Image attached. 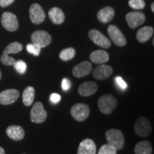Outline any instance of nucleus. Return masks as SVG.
<instances>
[{
  "instance_id": "nucleus-1",
  "label": "nucleus",
  "mask_w": 154,
  "mask_h": 154,
  "mask_svg": "<svg viewBox=\"0 0 154 154\" xmlns=\"http://www.w3.org/2000/svg\"><path fill=\"white\" fill-rule=\"evenodd\" d=\"M118 105V101L111 94L101 96L98 101V106L100 111L103 114H111Z\"/></svg>"
},
{
  "instance_id": "nucleus-2",
  "label": "nucleus",
  "mask_w": 154,
  "mask_h": 154,
  "mask_svg": "<svg viewBox=\"0 0 154 154\" xmlns=\"http://www.w3.org/2000/svg\"><path fill=\"white\" fill-rule=\"evenodd\" d=\"M106 138L108 144L113 146L114 149L118 151L124 148L125 140L123 133L119 129H109L106 132Z\"/></svg>"
},
{
  "instance_id": "nucleus-3",
  "label": "nucleus",
  "mask_w": 154,
  "mask_h": 154,
  "mask_svg": "<svg viewBox=\"0 0 154 154\" xmlns=\"http://www.w3.org/2000/svg\"><path fill=\"white\" fill-rule=\"evenodd\" d=\"M23 49V46L19 42H15L9 44L7 47L5 48V51L1 57V61L3 64L6 66H11L15 62L14 58L9 57L10 54H17L20 52Z\"/></svg>"
},
{
  "instance_id": "nucleus-4",
  "label": "nucleus",
  "mask_w": 154,
  "mask_h": 154,
  "mask_svg": "<svg viewBox=\"0 0 154 154\" xmlns=\"http://www.w3.org/2000/svg\"><path fill=\"white\" fill-rule=\"evenodd\" d=\"M134 131L136 135L140 137L149 136L151 133L152 127L149 119L143 116L138 118L134 124Z\"/></svg>"
},
{
  "instance_id": "nucleus-5",
  "label": "nucleus",
  "mask_w": 154,
  "mask_h": 154,
  "mask_svg": "<svg viewBox=\"0 0 154 154\" xmlns=\"http://www.w3.org/2000/svg\"><path fill=\"white\" fill-rule=\"evenodd\" d=\"M47 118V112L44 109L42 103L38 101L34 103L30 113L31 121L35 124H42L46 121Z\"/></svg>"
},
{
  "instance_id": "nucleus-6",
  "label": "nucleus",
  "mask_w": 154,
  "mask_h": 154,
  "mask_svg": "<svg viewBox=\"0 0 154 154\" xmlns=\"http://www.w3.org/2000/svg\"><path fill=\"white\" fill-rule=\"evenodd\" d=\"M70 113L77 121H84L88 118L90 113L89 107L85 103H76L72 107Z\"/></svg>"
},
{
  "instance_id": "nucleus-7",
  "label": "nucleus",
  "mask_w": 154,
  "mask_h": 154,
  "mask_svg": "<svg viewBox=\"0 0 154 154\" xmlns=\"http://www.w3.org/2000/svg\"><path fill=\"white\" fill-rule=\"evenodd\" d=\"M32 43L41 48L47 47L51 42V36L46 31L37 30L31 36Z\"/></svg>"
},
{
  "instance_id": "nucleus-8",
  "label": "nucleus",
  "mask_w": 154,
  "mask_h": 154,
  "mask_svg": "<svg viewBox=\"0 0 154 154\" xmlns=\"http://www.w3.org/2000/svg\"><path fill=\"white\" fill-rule=\"evenodd\" d=\"M2 24L6 30L15 32L19 27V22L16 15L11 12H5L2 16Z\"/></svg>"
},
{
  "instance_id": "nucleus-9",
  "label": "nucleus",
  "mask_w": 154,
  "mask_h": 154,
  "mask_svg": "<svg viewBox=\"0 0 154 154\" xmlns=\"http://www.w3.org/2000/svg\"><path fill=\"white\" fill-rule=\"evenodd\" d=\"M88 36L91 40L100 47L108 49L111 47V42L109 38L96 29H91L88 32Z\"/></svg>"
},
{
  "instance_id": "nucleus-10",
  "label": "nucleus",
  "mask_w": 154,
  "mask_h": 154,
  "mask_svg": "<svg viewBox=\"0 0 154 154\" xmlns=\"http://www.w3.org/2000/svg\"><path fill=\"white\" fill-rule=\"evenodd\" d=\"M108 34L112 42L118 47H124L126 44V39L124 34L115 25H110L108 27Z\"/></svg>"
},
{
  "instance_id": "nucleus-11",
  "label": "nucleus",
  "mask_w": 154,
  "mask_h": 154,
  "mask_svg": "<svg viewBox=\"0 0 154 154\" xmlns=\"http://www.w3.org/2000/svg\"><path fill=\"white\" fill-rule=\"evenodd\" d=\"M30 19L34 24H40L45 19L46 15L42 7L38 4H33L29 8Z\"/></svg>"
},
{
  "instance_id": "nucleus-12",
  "label": "nucleus",
  "mask_w": 154,
  "mask_h": 154,
  "mask_svg": "<svg viewBox=\"0 0 154 154\" xmlns=\"http://www.w3.org/2000/svg\"><path fill=\"white\" fill-rule=\"evenodd\" d=\"M126 19L129 27L134 29L143 24L146 17L143 13L140 11H131L126 14Z\"/></svg>"
},
{
  "instance_id": "nucleus-13",
  "label": "nucleus",
  "mask_w": 154,
  "mask_h": 154,
  "mask_svg": "<svg viewBox=\"0 0 154 154\" xmlns=\"http://www.w3.org/2000/svg\"><path fill=\"white\" fill-rule=\"evenodd\" d=\"M19 97L18 90L11 88L2 91L0 93V104L9 105L14 103Z\"/></svg>"
},
{
  "instance_id": "nucleus-14",
  "label": "nucleus",
  "mask_w": 154,
  "mask_h": 154,
  "mask_svg": "<svg viewBox=\"0 0 154 154\" xmlns=\"http://www.w3.org/2000/svg\"><path fill=\"white\" fill-rule=\"evenodd\" d=\"M113 73L112 67L109 65H99L93 70V76L98 80H106L111 76Z\"/></svg>"
},
{
  "instance_id": "nucleus-15",
  "label": "nucleus",
  "mask_w": 154,
  "mask_h": 154,
  "mask_svg": "<svg viewBox=\"0 0 154 154\" xmlns=\"http://www.w3.org/2000/svg\"><path fill=\"white\" fill-rule=\"evenodd\" d=\"M92 66L88 61H82L75 66L72 69V74L76 78L87 76L91 72Z\"/></svg>"
},
{
  "instance_id": "nucleus-16",
  "label": "nucleus",
  "mask_w": 154,
  "mask_h": 154,
  "mask_svg": "<svg viewBox=\"0 0 154 154\" xmlns=\"http://www.w3.org/2000/svg\"><path fill=\"white\" fill-rule=\"evenodd\" d=\"M98 88L99 86L96 82L89 81L82 83L79 87L78 92L82 96H89L95 94L98 91Z\"/></svg>"
},
{
  "instance_id": "nucleus-17",
  "label": "nucleus",
  "mask_w": 154,
  "mask_h": 154,
  "mask_svg": "<svg viewBox=\"0 0 154 154\" xmlns=\"http://www.w3.org/2000/svg\"><path fill=\"white\" fill-rule=\"evenodd\" d=\"M96 146L93 140L86 138L83 140L79 146L77 154H96Z\"/></svg>"
},
{
  "instance_id": "nucleus-18",
  "label": "nucleus",
  "mask_w": 154,
  "mask_h": 154,
  "mask_svg": "<svg viewBox=\"0 0 154 154\" xmlns=\"http://www.w3.org/2000/svg\"><path fill=\"white\" fill-rule=\"evenodd\" d=\"M7 135L11 139L14 140H21L24 137V131L21 126H9L7 128Z\"/></svg>"
},
{
  "instance_id": "nucleus-19",
  "label": "nucleus",
  "mask_w": 154,
  "mask_h": 154,
  "mask_svg": "<svg viewBox=\"0 0 154 154\" xmlns=\"http://www.w3.org/2000/svg\"><path fill=\"white\" fill-rule=\"evenodd\" d=\"M90 59L94 63L103 64L109 61V55L106 51H103V50H96L91 53Z\"/></svg>"
},
{
  "instance_id": "nucleus-20",
  "label": "nucleus",
  "mask_w": 154,
  "mask_h": 154,
  "mask_svg": "<svg viewBox=\"0 0 154 154\" xmlns=\"http://www.w3.org/2000/svg\"><path fill=\"white\" fill-rule=\"evenodd\" d=\"M50 20L55 24H61L64 22L65 16L61 9L58 7H53L49 11Z\"/></svg>"
},
{
  "instance_id": "nucleus-21",
  "label": "nucleus",
  "mask_w": 154,
  "mask_h": 154,
  "mask_svg": "<svg viewBox=\"0 0 154 154\" xmlns=\"http://www.w3.org/2000/svg\"><path fill=\"white\" fill-rule=\"evenodd\" d=\"M114 16V10L112 7H106L101 9L97 14V18L101 23H108Z\"/></svg>"
},
{
  "instance_id": "nucleus-22",
  "label": "nucleus",
  "mask_w": 154,
  "mask_h": 154,
  "mask_svg": "<svg viewBox=\"0 0 154 154\" xmlns=\"http://www.w3.org/2000/svg\"><path fill=\"white\" fill-rule=\"evenodd\" d=\"M153 34V29L151 26H144L140 29L136 33V38L140 43H144L151 38Z\"/></svg>"
},
{
  "instance_id": "nucleus-23",
  "label": "nucleus",
  "mask_w": 154,
  "mask_h": 154,
  "mask_svg": "<svg viewBox=\"0 0 154 154\" xmlns=\"http://www.w3.org/2000/svg\"><path fill=\"white\" fill-rule=\"evenodd\" d=\"M152 146L149 140L138 142L134 148L135 154H152Z\"/></svg>"
},
{
  "instance_id": "nucleus-24",
  "label": "nucleus",
  "mask_w": 154,
  "mask_h": 154,
  "mask_svg": "<svg viewBox=\"0 0 154 154\" xmlns=\"http://www.w3.org/2000/svg\"><path fill=\"white\" fill-rule=\"evenodd\" d=\"M35 96V89L32 86H27L22 94V101L26 106H29L33 103Z\"/></svg>"
},
{
  "instance_id": "nucleus-25",
  "label": "nucleus",
  "mask_w": 154,
  "mask_h": 154,
  "mask_svg": "<svg viewBox=\"0 0 154 154\" xmlns=\"http://www.w3.org/2000/svg\"><path fill=\"white\" fill-rule=\"evenodd\" d=\"M76 55V50L72 47H69L63 49L59 54V58L62 61H67L72 59Z\"/></svg>"
},
{
  "instance_id": "nucleus-26",
  "label": "nucleus",
  "mask_w": 154,
  "mask_h": 154,
  "mask_svg": "<svg viewBox=\"0 0 154 154\" xmlns=\"http://www.w3.org/2000/svg\"><path fill=\"white\" fill-rule=\"evenodd\" d=\"M98 154H117V151L109 144H104L100 148Z\"/></svg>"
},
{
  "instance_id": "nucleus-27",
  "label": "nucleus",
  "mask_w": 154,
  "mask_h": 154,
  "mask_svg": "<svg viewBox=\"0 0 154 154\" xmlns=\"http://www.w3.org/2000/svg\"><path fill=\"white\" fill-rule=\"evenodd\" d=\"M16 71L20 74H24L26 71V63L22 60L15 61L13 64Z\"/></svg>"
},
{
  "instance_id": "nucleus-28",
  "label": "nucleus",
  "mask_w": 154,
  "mask_h": 154,
  "mask_svg": "<svg viewBox=\"0 0 154 154\" xmlns=\"http://www.w3.org/2000/svg\"><path fill=\"white\" fill-rule=\"evenodd\" d=\"M128 5L130 6L131 8L139 10L145 7V2L143 0H129Z\"/></svg>"
},
{
  "instance_id": "nucleus-29",
  "label": "nucleus",
  "mask_w": 154,
  "mask_h": 154,
  "mask_svg": "<svg viewBox=\"0 0 154 154\" xmlns=\"http://www.w3.org/2000/svg\"><path fill=\"white\" fill-rule=\"evenodd\" d=\"M41 47L33 43L29 44L26 45V50H27L28 52L36 56V57H38L39 55L40 52H41Z\"/></svg>"
},
{
  "instance_id": "nucleus-30",
  "label": "nucleus",
  "mask_w": 154,
  "mask_h": 154,
  "mask_svg": "<svg viewBox=\"0 0 154 154\" xmlns=\"http://www.w3.org/2000/svg\"><path fill=\"white\" fill-rule=\"evenodd\" d=\"M116 81L117 84L120 86V88H122V89H125L127 87V84L126 83L124 82V79L120 76H118L116 78Z\"/></svg>"
},
{
  "instance_id": "nucleus-31",
  "label": "nucleus",
  "mask_w": 154,
  "mask_h": 154,
  "mask_svg": "<svg viewBox=\"0 0 154 154\" xmlns=\"http://www.w3.org/2000/svg\"><path fill=\"white\" fill-rule=\"evenodd\" d=\"M61 86H62V88L64 91L68 90L71 86L70 81L68 79H63L62 81V84H61Z\"/></svg>"
},
{
  "instance_id": "nucleus-32",
  "label": "nucleus",
  "mask_w": 154,
  "mask_h": 154,
  "mask_svg": "<svg viewBox=\"0 0 154 154\" xmlns=\"http://www.w3.org/2000/svg\"><path fill=\"white\" fill-rule=\"evenodd\" d=\"M50 100L53 103H58V102L60 101L61 100V96L59 94L54 93L50 96Z\"/></svg>"
},
{
  "instance_id": "nucleus-33",
  "label": "nucleus",
  "mask_w": 154,
  "mask_h": 154,
  "mask_svg": "<svg viewBox=\"0 0 154 154\" xmlns=\"http://www.w3.org/2000/svg\"><path fill=\"white\" fill-rule=\"evenodd\" d=\"M14 2V0H0V6L2 7H5L10 5Z\"/></svg>"
},
{
  "instance_id": "nucleus-34",
  "label": "nucleus",
  "mask_w": 154,
  "mask_h": 154,
  "mask_svg": "<svg viewBox=\"0 0 154 154\" xmlns=\"http://www.w3.org/2000/svg\"><path fill=\"white\" fill-rule=\"evenodd\" d=\"M0 154H5V150H4L3 148H2L1 146H0Z\"/></svg>"
},
{
  "instance_id": "nucleus-35",
  "label": "nucleus",
  "mask_w": 154,
  "mask_h": 154,
  "mask_svg": "<svg viewBox=\"0 0 154 154\" xmlns=\"http://www.w3.org/2000/svg\"><path fill=\"white\" fill-rule=\"evenodd\" d=\"M151 9L152 11H153V12H154V3H153V2L151 4Z\"/></svg>"
},
{
  "instance_id": "nucleus-36",
  "label": "nucleus",
  "mask_w": 154,
  "mask_h": 154,
  "mask_svg": "<svg viewBox=\"0 0 154 154\" xmlns=\"http://www.w3.org/2000/svg\"><path fill=\"white\" fill-rule=\"evenodd\" d=\"M2 78V72H1V70H0V79H1Z\"/></svg>"
},
{
  "instance_id": "nucleus-37",
  "label": "nucleus",
  "mask_w": 154,
  "mask_h": 154,
  "mask_svg": "<svg viewBox=\"0 0 154 154\" xmlns=\"http://www.w3.org/2000/svg\"><path fill=\"white\" fill-rule=\"evenodd\" d=\"M23 154H24V153H23Z\"/></svg>"
}]
</instances>
